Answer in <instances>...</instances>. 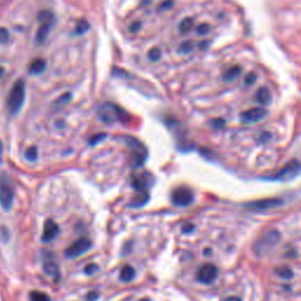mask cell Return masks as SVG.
Wrapping results in <instances>:
<instances>
[{"mask_svg": "<svg viewBox=\"0 0 301 301\" xmlns=\"http://www.w3.org/2000/svg\"><path fill=\"white\" fill-rule=\"evenodd\" d=\"M98 271H99V267L96 264H90L85 267V273L88 274V275H92V274H94L95 272H98Z\"/></svg>", "mask_w": 301, "mask_h": 301, "instance_id": "cell-29", "label": "cell"}, {"mask_svg": "<svg viewBox=\"0 0 301 301\" xmlns=\"http://www.w3.org/2000/svg\"><path fill=\"white\" fill-rule=\"evenodd\" d=\"M126 144L130 148L131 153V163L134 167H140L147 159V148L139 139L134 137H126Z\"/></svg>", "mask_w": 301, "mask_h": 301, "instance_id": "cell-3", "label": "cell"}, {"mask_svg": "<svg viewBox=\"0 0 301 301\" xmlns=\"http://www.w3.org/2000/svg\"><path fill=\"white\" fill-rule=\"evenodd\" d=\"M25 94H26V87L25 83L22 80H18L15 82L12 90H11L9 98H7V110H9L10 114H17L19 111L21 110L22 105L25 102Z\"/></svg>", "mask_w": 301, "mask_h": 301, "instance_id": "cell-1", "label": "cell"}, {"mask_svg": "<svg viewBox=\"0 0 301 301\" xmlns=\"http://www.w3.org/2000/svg\"><path fill=\"white\" fill-rule=\"evenodd\" d=\"M3 142L0 140V163H2V159H3Z\"/></svg>", "mask_w": 301, "mask_h": 301, "instance_id": "cell-37", "label": "cell"}, {"mask_svg": "<svg viewBox=\"0 0 301 301\" xmlns=\"http://www.w3.org/2000/svg\"><path fill=\"white\" fill-rule=\"evenodd\" d=\"M148 198H149L148 191H139L137 193V195L132 199L130 206L131 207H141L142 205H145V204L148 202Z\"/></svg>", "mask_w": 301, "mask_h": 301, "instance_id": "cell-16", "label": "cell"}, {"mask_svg": "<svg viewBox=\"0 0 301 301\" xmlns=\"http://www.w3.org/2000/svg\"><path fill=\"white\" fill-rule=\"evenodd\" d=\"M281 204H283V202H281L280 199H262L246 204L245 208L250 212H265L273 210V208H277L278 206H280Z\"/></svg>", "mask_w": 301, "mask_h": 301, "instance_id": "cell-11", "label": "cell"}, {"mask_svg": "<svg viewBox=\"0 0 301 301\" xmlns=\"http://www.w3.org/2000/svg\"><path fill=\"white\" fill-rule=\"evenodd\" d=\"M256 79H257L256 74H253V73H249V74L247 76L246 84H247V85H252L254 82H256Z\"/></svg>", "mask_w": 301, "mask_h": 301, "instance_id": "cell-32", "label": "cell"}, {"mask_svg": "<svg viewBox=\"0 0 301 301\" xmlns=\"http://www.w3.org/2000/svg\"><path fill=\"white\" fill-rule=\"evenodd\" d=\"M196 32H198L200 36H205V34L210 32V25H207V24L199 25L198 29H196Z\"/></svg>", "mask_w": 301, "mask_h": 301, "instance_id": "cell-31", "label": "cell"}, {"mask_svg": "<svg viewBox=\"0 0 301 301\" xmlns=\"http://www.w3.org/2000/svg\"><path fill=\"white\" fill-rule=\"evenodd\" d=\"M42 269L47 274L48 277H51L52 279L58 281L60 279V269L58 267V264L55 260V256L48 250H42Z\"/></svg>", "mask_w": 301, "mask_h": 301, "instance_id": "cell-8", "label": "cell"}, {"mask_svg": "<svg viewBox=\"0 0 301 301\" xmlns=\"http://www.w3.org/2000/svg\"><path fill=\"white\" fill-rule=\"evenodd\" d=\"M96 298H98V294H96L95 292H92V293H90V294L87 295V301H93Z\"/></svg>", "mask_w": 301, "mask_h": 301, "instance_id": "cell-33", "label": "cell"}, {"mask_svg": "<svg viewBox=\"0 0 301 301\" xmlns=\"http://www.w3.org/2000/svg\"><path fill=\"white\" fill-rule=\"evenodd\" d=\"M14 187L12 180L7 173L0 174V206L5 211H9L13 205Z\"/></svg>", "mask_w": 301, "mask_h": 301, "instance_id": "cell-4", "label": "cell"}, {"mask_svg": "<svg viewBox=\"0 0 301 301\" xmlns=\"http://www.w3.org/2000/svg\"><path fill=\"white\" fill-rule=\"evenodd\" d=\"M125 112L120 107L112 103H105L99 107L98 110V117L102 121L106 123H113L117 121H120Z\"/></svg>", "mask_w": 301, "mask_h": 301, "instance_id": "cell-5", "label": "cell"}, {"mask_svg": "<svg viewBox=\"0 0 301 301\" xmlns=\"http://www.w3.org/2000/svg\"><path fill=\"white\" fill-rule=\"evenodd\" d=\"M52 28V24H41L39 30H38L37 32V36H36V41L37 44H42V42H45L46 38L48 37L49 34V31H51Z\"/></svg>", "mask_w": 301, "mask_h": 301, "instance_id": "cell-17", "label": "cell"}, {"mask_svg": "<svg viewBox=\"0 0 301 301\" xmlns=\"http://www.w3.org/2000/svg\"><path fill=\"white\" fill-rule=\"evenodd\" d=\"M256 99H257L258 103L261 104V105L266 106V105H268V104H271L272 94H271V92L268 91V88L261 87V88H259V91L257 92Z\"/></svg>", "mask_w": 301, "mask_h": 301, "instance_id": "cell-15", "label": "cell"}, {"mask_svg": "<svg viewBox=\"0 0 301 301\" xmlns=\"http://www.w3.org/2000/svg\"><path fill=\"white\" fill-rule=\"evenodd\" d=\"M280 240V233L275 230L268 231L265 234H262L261 237L258 239L256 245L253 246L254 253L257 254L258 257H264L268 252L277 246L278 242Z\"/></svg>", "mask_w": 301, "mask_h": 301, "instance_id": "cell-2", "label": "cell"}, {"mask_svg": "<svg viewBox=\"0 0 301 301\" xmlns=\"http://www.w3.org/2000/svg\"><path fill=\"white\" fill-rule=\"evenodd\" d=\"M223 301H241V299L238 298V296H229V298Z\"/></svg>", "mask_w": 301, "mask_h": 301, "instance_id": "cell-36", "label": "cell"}, {"mask_svg": "<svg viewBox=\"0 0 301 301\" xmlns=\"http://www.w3.org/2000/svg\"><path fill=\"white\" fill-rule=\"evenodd\" d=\"M30 301H52V300L47 294H46V293H42L39 291H33L30 293Z\"/></svg>", "mask_w": 301, "mask_h": 301, "instance_id": "cell-22", "label": "cell"}, {"mask_svg": "<svg viewBox=\"0 0 301 301\" xmlns=\"http://www.w3.org/2000/svg\"><path fill=\"white\" fill-rule=\"evenodd\" d=\"M218 278V268L217 266L213 264H205L199 268L198 273H196V279L200 284L204 285H210L214 283Z\"/></svg>", "mask_w": 301, "mask_h": 301, "instance_id": "cell-10", "label": "cell"}, {"mask_svg": "<svg viewBox=\"0 0 301 301\" xmlns=\"http://www.w3.org/2000/svg\"><path fill=\"white\" fill-rule=\"evenodd\" d=\"M240 73H241L240 66H232L223 73L222 79L225 80V82H233L234 79H237L238 77L240 76Z\"/></svg>", "mask_w": 301, "mask_h": 301, "instance_id": "cell-19", "label": "cell"}, {"mask_svg": "<svg viewBox=\"0 0 301 301\" xmlns=\"http://www.w3.org/2000/svg\"><path fill=\"white\" fill-rule=\"evenodd\" d=\"M150 183H152V177L149 175V173H137L131 178V184H132L133 188H136L137 192L147 191Z\"/></svg>", "mask_w": 301, "mask_h": 301, "instance_id": "cell-13", "label": "cell"}, {"mask_svg": "<svg viewBox=\"0 0 301 301\" xmlns=\"http://www.w3.org/2000/svg\"><path fill=\"white\" fill-rule=\"evenodd\" d=\"M275 274L278 277L284 278V279H291L293 277V271L288 267H278L275 269Z\"/></svg>", "mask_w": 301, "mask_h": 301, "instance_id": "cell-25", "label": "cell"}, {"mask_svg": "<svg viewBox=\"0 0 301 301\" xmlns=\"http://www.w3.org/2000/svg\"><path fill=\"white\" fill-rule=\"evenodd\" d=\"M88 29H90V25H88V22L85 21V20H82L78 24V26H77V32L84 33V32H86Z\"/></svg>", "mask_w": 301, "mask_h": 301, "instance_id": "cell-30", "label": "cell"}, {"mask_svg": "<svg viewBox=\"0 0 301 301\" xmlns=\"http://www.w3.org/2000/svg\"><path fill=\"white\" fill-rule=\"evenodd\" d=\"M134 277H136V269L131 265L123 266L120 271V280L123 281V283H130V281L134 279Z\"/></svg>", "mask_w": 301, "mask_h": 301, "instance_id": "cell-18", "label": "cell"}, {"mask_svg": "<svg viewBox=\"0 0 301 301\" xmlns=\"http://www.w3.org/2000/svg\"><path fill=\"white\" fill-rule=\"evenodd\" d=\"M25 158L26 160L31 161V163H33V161H36L38 159V148L36 146H31V147L26 149Z\"/></svg>", "mask_w": 301, "mask_h": 301, "instance_id": "cell-24", "label": "cell"}, {"mask_svg": "<svg viewBox=\"0 0 301 301\" xmlns=\"http://www.w3.org/2000/svg\"><path fill=\"white\" fill-rule=\"evenodd\" d=\"M148 57H149V59L152 60V61L159 60V59H160V57H161V51H160L159 48L154 47V48H152V49H150V51H149Z\"/></svg>", "mask_w": 301, "mask_h": 301, "instance_id": "cell-27", "label": "cell"}, {"mask_svg": "<svg viewBox=\"0 0 301 301\" xmlns=\"http://www.w3.org/2000/svg\"><path fill=\"white\" fill-rule=\"evenodd\" d=\"M45 69V61L42 59H36L31 64L30 73L31 74H40Z\"/></svg>", "mask_w": 301, "mask_h": 301, "instance_id": "cell-20", "label": "cell"}, {"mask_svg": "<svg viewBox=\"0 0 301 301\" xmlns=\"http://www.w3.org/2000/svg\"><path fill=\"white\" fill-rule=\"evenodd\" d=\"M191 230H193V225H190V223H188V225H186V226H184V227H183V232H185V233L191 232Z\"/></svg>", "mask_w": 301, "mask_h": 301, "instance_id": "cell-34", "label": "cell"}, {"mask_svg": "<svg viewBox=\"0 0 301 301\" xmlns=\"http://www.w3.org/2000/svg\"><path fill=\"white\" fill-rule=\"evenodd\" d=\"M171 199L175 206L186 207L193 203L194 195H193V192L188 187L180 186L172 192Z\"/></svg>", "mask_w": 301, "mask_h": 301, "instance_id": "cell-7", "label": "cell"}, {"mask_svg": "<svg viewBox=\"0 0 301 301\" xmlns=\"http://www.w3.org/2000/svg\"><path fill=\"white\" fill-rule=\"evenodd\" d=\"M139 26H140V22H134V24L131 26V31H132V32H136V31H138L139 29Z\"/></svg>", "mask_w": 301, "mask_h": 301, "instance_id": "cell-35", "label": "cell"}, {"mask_svg": "<svg viewBox=\"0 0 301 301\" xmlns=\"http://www.w3.org/2000/svg\"><path fill=\"white\" fill-rule=\"evenodd\" d=\"M58 234H59V226H58V223L53 221L52 219L46 220L44 223V229H42L41 240L44 242H49L55 240Z\"/></svg>", "mask_w": 301, "mask_h": 301, "instance_id": "cell-14", "label": "cell"}, {"mask_svg": "<svg viewBox=\"0 0 301 301\" xmlns=\"http://www.w3.org/2000/svg\"><path fill=\"white\" fill-rule=\"evenodd\" d=\"M300 167L301 165L298 160H291L289 163L285 165V167L281 168L279 172L275 173V174L271 177L269 179L274 181H280V183H287V181H291L298 177Z\"/></svg>", "mask_w": 301, "mask_h": 301, "instance_id": "cell-6", "label": "cell"}, {"mask_svg": "<svg viewBox=\"0 0 301 301\" xmlns=\"http://www.w3.org/2000/svg\"><path fill=\"white\" fill-rule=\"evenodd\" d=\"M267 117V111L262 107H254V109H249L245 112H242L240 118L241 121L245 123H257Z\"/></svg>", "mask_w": 301, "mask_h": 301, "instance_id": "cell-12", "label": "cell"}, {"mask_svg": "<svg viewBox=\"0 0 301 301\" xmlns=\"http://www.w3.org/2000/svg\"><path fill=\"white\" fill-rule=\"evenodd\" d=\"M139 301H150V300L147 299V298H144V299H141V300H139Z\"/></svg>", "mask_w": 301, "mask_h": 301, "instance_id": "cell-38", "label": "cell"}, {"mask_svg": "<svg viewBox=\"0 0 301 301\" xmlns=\"http://www.w3.org/2000/svg\"><path fill=\"white\" fill-rule=\"evenodd\" d=\"M193 28V19L192 18H185L179 25L180 33H187L190 32L191 29Z\"/></svg>", "mask_w": 301, "mask_h": 301, "instance_id": "cell-23", "label": "cell"}, {"mask_svg": "<svg viewBox=\"0 0 301 301\" xmlns=\"http://www.w3.org/2000/svg\"><path fill=\"white\" fill-rule=\"evenodd\" d=\"M92 247V242L90 239L87 238H80L78 240L73 242L72 245H69L66 250H65V256L69 259H74V258H78L83 256Z\"/></svg>", "mask_w": 301, "mask_h": 301, "instance_id": "cell-9", "label": "cell"}, {"mask_svg": "<svg viewBox=\"0 0 301 301\" xmlns=\"http://www.w3.org/2000/svg\"><path fill=\"white\" fill-rule=\"evenodd\" d=\"M38 19H39L40 24H53L55 15H53L51 11H41V12L38 14Z\"/></svg>", "mask_w": 301, "mask_h": 301, "instance_id": "cell-21", "label": "cell"}, {"mask_svg": "<svg viewBox=\"0 0 301 301\" xmlns=\"http://www.w3.org/2000/svg\"><path fill=\"white\" fill-rule=\"evenodd\" d=\"M10 34L5 28H0V44H5L9 40Z\"/></svg>", "mask_w": 301, "mask_h": 301, "instance_id": "cell-28", "label": "cell"}, {"mask_svg": "<svg viewBox=\"0 0 301 301\" xmlns=\"http://www.w3.org/2000/svg\"><path fill=\"white\" fill-rule=\"evenodd\" d=\"M193 47H194V45H193L192 41H185L183 44L180 45V48L179 51L180 53H184V55H187V53H190L193 51Z\"/></svg>", "mask_w": 301, "mask_h": 301, "instance_id": "cell-26", "label": "cell"}]
</instances>
